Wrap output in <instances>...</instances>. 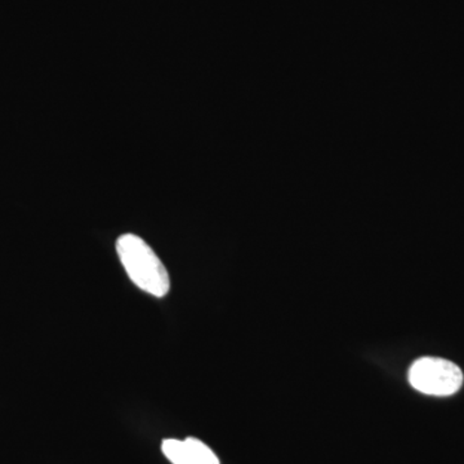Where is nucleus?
<instances>
[{
    "label": "nucleus",
    "instance_id": "f257e3e1",
    "mask_svg": "<svg viewBox=\"0 0 464 464\" xmlns=\"http://www.w3.org/2000/svg\"><path fill=\"white\" fill-rule=\"evenodd\" d=\"M116 253L128 276L140 289L154 297H166L170 289L169 274L142 237L134 234L121 235L116 240Z\"/></svg>",
    "mask_w": 464,
    "mask_h": 464
},
{
    "label": "nucleus",
    "instance_id": "f03ea898",
    "mask_svg": "<svg viewBox=\"0 0 464 464\" xmlns=\"http://www.w3.org/2000/svg\"><path fill=\"white\" fill-rule=\"evenodd\" d=\"M411 387L426 395H454L463 384V373L459 366L440 357H422L409 369Z\"/></svg>",
    "mask_w": 464,
    "mask_h": 464
},
{
    "label": "nucleus",
    "instance_id": "7ed1b4c3",
    "mask_svg": "<svg viewBox=\"0 0 464 464\" xmlns=\"http://www.w3.org/2000/svg\"><path fill=\"white\" fill-rule=\"evenodd\" d=\"M161 451L172 464H219L215 451L195 438L164 440Z\"/></svg>",
    "mask_w": 464,
    "mask_h": 464
}]
</instances>
